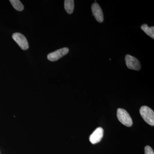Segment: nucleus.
<instances>
[{"label":"nucleus","mask_w":154,"mask_h":154,"mask_svg":"<svg viewBox=\"0 0 154 154\" xmlns=\"http://www.w3.org/2000/svg\"><path fill=\"white\" fill-rule=\"evenodd\" d=\"M140 113L144 121L148 124L154 126V112L153 110L147 106L140 107Z\"/></svg>","instance_id":"nucleus-1"},{"label":"nucleus","mask_w":154,"mask_h":154,"mask_svg":"<svg viewBox=\"0 0 154 154\" xmlns=\"http://www.w3.org/2000/svg\"><path fill=\"white\" fill-rule=\"evenodd\" d=\"M117 116L119 120L125 126H132L133 121L129 113L126 110L122 108H118L117 110Z\"/></svg>","instance_id":"nucleus-2"},{"label":"nucleus","mask_w":154,"mask_h":154,"mask_svg":"<svg viewBox=\"0 0 154 154\" xmlns=\"http://www.w3.org/2000/svg\"><path fill=\"white\" fill-rule=\"evenodd\" d=\"M125 60L128 69L136 71L140 69V62L137 58L127 54L125 56Z\"/></svg>","instance_id":"nucleus-3"},{"label":"nucleus","mask_w":154,"mask_h":154,"mask_svg":"<svg viewBox=\"0 0 154 154\" xmlns=\"http://www.w3.org/2000/svg\"><path fill=\"white\" fill-rule=\"evenodd\" d=\"M12 38L23 50H26L29 48V45L27 38L21 33H14L12 35Z\"/></svg>","instance_id":"nucleus-4"},{"label":"nucleus","mask_w":154,"mask_h":154,"mask_svg":"<svg viewBox=\"0 0 154 154\" xmlns=\"http://www.w3.org/2000/svg\"><path fill=\"white\" fill-rule=\"evenodd\" d=\"M69 51V49L66 47L57 50L54 52L49 53L47 56L48 59L51 61H55L66 55Z\"/></svg>","instance_id":"nucleus-5"},{"label":"nucleus","mask_w":154,"mask_h":154,"mask_svg":"<svg viewBox=\"0 0 154 154\" xmlns=\"http://www.w3.org/2000/svg\"><path fill=\"white\" fill-rule=\"evenodd\" d=\"M93 15L96 18L97 21L99 23H102L104 21V15L101 7L98 3L95 2L93 4L91 7Z\"/></svg>","instance_id":"nucleus-6"},{"label":"nucleus","mask_w":154,"mask_h":154,"mask_svg":"<svg viewBox=\"0 0 154 154\" xmlns=\"http://www.w3.org/2000/svg\"><path fill=\"white\" fill-rule=\"evenodd\" d=\"M103 135H104V130L102 128H98L90 136V142L93 144L98 143L102 140Z\"/></svg>","instance_id":"nucleus-7"},{"label":"nucleus","mask_w":154,"mask_h":154,"mask_svg":"<svg viewBox=\"0 0 154 154\" xmlns=\"http://www.w3.org/2000/svg\"><path fill=\"white\" fill-rule=\"evenodd\" d=\"M64 8L68 14H72L74 9V1L73 0H65L64 1Z\"/></svg>","instance_id":"nucleus-8"},{"label":"nucleus","mask_w":154,"mask_h":154,"mask_svg":"<svg viewBox=\"0 0 154 154\" xmlns=\"http://www.w3.org/2000/svg\"><path fill=\"white\" fill-rule=\"evenodd\" d=\"M141 29L143 30L147 34L152 38H154V27L152 26L151 27H149L148 25L146 24H143L141 26Z\"/></svg>","instance_id":"nucleus-9"},{"label":"nucleus","mask_w":154,"mask_h":154,"mask_svg":"<svg viewBox=\"0 0 154 154\" xmlns=\"http://www.w3.org/2000/svg\"><path fill=\"white\" fill-rule=\"evenodd\" d=\"M14 8L19 11H22L24 10V6L19 0H11L10 1Z\"/></svg>","instance_id":"nucleus-10"},{"label":"nucleus","mask_w":154,"mask_h":154,"mask_svg":"<svg viewBox=\"0 0 154 154\" xmlns=\"http://www.w3.org/2000/svg\"><path fill=\"white\" fill-rule=\"evenodd\" d=\"M145 154H154L153 150L150 146H146L145 147Z\"/></svg>","instance_id":"nucleus-11"}]
</instances>
